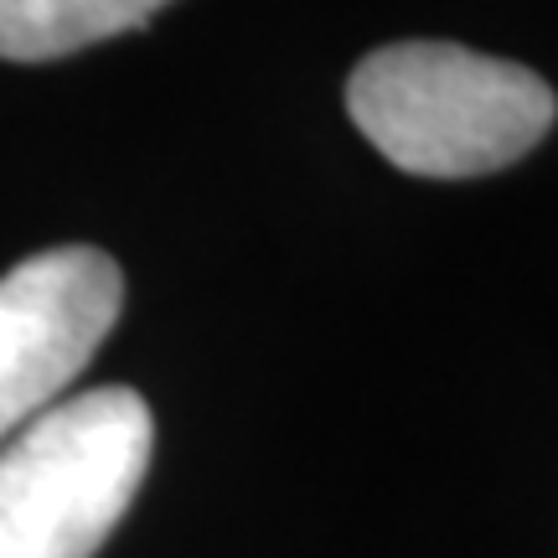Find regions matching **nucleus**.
I'll use <instances>...</instances> for the list:
<instances>
[{"instance_id":"obj_1","label":"nucleus","mask_w":558,"mask_h":558,"mask_svg":"<svg viewBox=\"0 0 558 558\" xmlns=\"http://www.w3.org/2000/svg\"><path fill=\"white\" fill-rule=\"evenodd\" d=\"M347 114L409 177H486L522 160L558 120L554 88L456 41H393L347 78Z\"/></svg>"},{"instance_id":"obj_2","label":"nucleus","mask_w":558,"mask_h":558,"mask_svg":"<svg viewBox=\"0 0 558 558\" xmlns=\"http://www.w3.org/2000/svg\"><path fill=\"white\" fill-rule=\"evenodd\" d=\"M135 388L58 399L0 445V558H94L150 471Z\"/></svg>"},{"instance_id":"obj_3","label":"nucleus","mask_w":558,"mask_h":558,"mask_svg":"<svg viewBox=\"0 0 558 558\" xmlns=\"http://www.w3.org/2000/svg\"><path fill=\"white\" fill-rule=\"evenodd\" d=\"M124 275L104 248L68 243L0 275V445L62 399L114 331Z\"/></svg>"},{"instance_id":"obj_4","label":"nucleus","mask_w":558,"mask_h":558,"mask_svg":"<svg viewBox=\"0 0 558 558\" xmlns=\"http://www.w3.org/2000/svg\"><path fill=\"white\" fill-rule=\"evenodd\" d=\"M166 0H0V58L52 62L135 32Z\"/></svg>"}]
</instances>
